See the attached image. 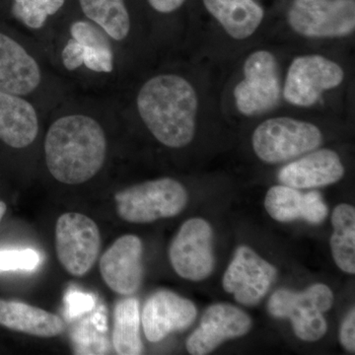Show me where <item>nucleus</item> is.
Segmentation results:
<instances>
[{"label": "nucleus", "mask_w": 355, "mask_h": 355, "mask_svg": "<svg viewBox=\"0 0 355 355\" xmlns=\"http://www.w3.org/2000/svg\"><path fill=\"white\" fill-rule=\"evenodd\" d=\"M46 167L57 181L80 184L99 173L107 156V139L99 121L83 114L60 116L44 139Z\"/></svg>", "instance_id": "f257e3e1"}, {"label": "nucleus", "mask_w": 355, "mask_h": 355, "mask_svg": "<svg viewBox=\"0 0 355 355\" xmlns=\"http://www.w3.org/2000/svg\"><path fill=\"white\" fill-rule=\"evenodd\" d=\"M137 107L144 125L163 146L182 148L195 137L198 95L184 77L160 74L149 79L140 88Z\"/></svg>", "instance_id": "f03ea898"}, {"label": "nucleus", "mask_w": 355, "mask_h": 355, "mask_svg": "<svg viewBox=\"0 0 355 355\" xmlns=\"http://www.w3.org/2000/svg\"><path fill=\"white\" fill-rule=\"evenodd\" d=\"M116 212L130 223H151L170 218L183 211L188 193L183 184L171 178L135 184L114 196Z\"/></svg>", "instance_id": "7ed1b4c3"}, {"label": "nucleus", "mask_w": 355, "mask_h": 355, "mask_svg": "<svg viewBox=\"0 0 355 355\" xmlns=\"http://www.w3.org/2000/svg\"><path fill=\"white\" fill-rule=\"evenodd\" d=\"M334 299L330 287L322 284L301 292L279 289L268 300V309L272 317L291 320L294 334L300 340L317 342L328 331L323 314L331 309Z\"/></svg>", "instance_id": "20e7f679"}, {"label": "nucleus", "mask_w": 355, "mask_h": 355, "mask_svg": "<svg viewBox=\"0 0 355 355\" xmlns=\"http://www.w3.org/2000/svg\"><path fill=\"white\" fill-rule=\"evenodd\" d=\"M322 140L321 130L313 123L279 116L258 125L252 144L261 161L277 164L315 150L321 146Z\"/></svg>", "instance_id": "39448f33"}, {"label": "nucleus", "mask_w": 355, "mask_h": 355, "mask_svg": "<svg viewBox=\"0 0 355 355\" xmlns=\"http://www.w3.org/2000/svg\"><path fill=\"white\" fill-rule=\"evenodd\" d=\"M287 20L308 38L347 36L355 29V0H293Z\"/></svg>", "instance_id": "423d86ee"}, {"label": "nucleus", "mask_w": 355, "mask_h": 355, "mask_svg": "<svg viewBox=\"0 0 355 355\" xmlns=\"http://www.w3.org/2000/svg\"><path fill=\"white\" fill-rule=\"evenodd\" d=\"M55 249L60 265L73 277L90 272L101 249V235L90 217L67 212L55 225Z\"/></svg>", "instance_id": "0eeeda50"}, {"label": "nucleus", "mask_w": 355, "mask_h": 355, "mask_svg": "<svg viewBox=\"0 0 355 355\" xmlns=\"http://www.w3.org/2000/svg\"><path fill=\"white\" fill-rule=\"evenodd\" d=\"M244 80L236 85V106L245 116L266 113L279 104L280 88L279 65L272 53H251L244 64Z\"/></svg>", "instance_id": "6e6552de"}, {"label": "nucleus", "mask_w": 355, "mask_h": 355, "mask_svg": "<svg viewBox=\"0 0 355 355\" xmlns=\"http://www.w3.org/2000/svg\"><path fill=\"white\" fill-rule=\"evenodd\" d=\"M214 232L209 222L191 218L184 222L170 245L169 260L182 279L202 282L214 270Z\"/></svg>", "instance_id": "1a4fd4ad"}, {"label": "nucleus", "mask_w": 355, "mask_h": 355, "mask_svg": "<svg viewBox=\"0 0 355 355\" xmlns=\"http://www.w3.org/2000/svg\"><path fill=\"white\" fill-rule=\"evenodd\" d=\"M345 79L342 67L319 55L294 58L287 71L284 96L298 107H311L324 91L338 87Z\"/></svg>", "instance_id": "9d476101"}, {"label": "nucleus", "mask_w": 355, "mask_h": 355, "mask_svg": "<svg viewBox=\"0 0 355 355\" xmlns=\"http://www.w3.org/2000/svg\"><path fill=\"white\" fill-rule=\"evenodd\" d=\"M277 273V268L251 248L240 246L224 273L222 284L239 304L254 306L265 297Z\"/></svg>", "instance_id": "9b49d317"}, {"label": "nucleus", "mask_w": 355, "mask_h": 355, "mask_svg": "<svg viewBox=\"0 0 355 355\" xmlns=\"http://www.w3.org/2000/svg\"><path fill=\"white\" fill-rule=\"evenodd\" d=\"M251 328V318L244 311L227 303L214 304L187 340V349L193 355L209 354L226 340L246 335Z\"/></svg>", "instance_id": "f8f14e48"}, {"label": "nucleus", "mask_w": 355, "mask_h": 355, "mask_svg": "<svg viewBox=\"0 0 355 355\" xmlns=\"http://www.w3.org/2000/svg\"><path fill=\"white\" fill-rule=\"evenodd\" d=\"M144 246L135 235H123L105 252L100 260V272L105 284L116 293L132 296L141 286Z\"/></svg>", "instance_id": "ddd939ff"}, {"label": "nucleus", "mask_w": 355, "mask_h": 355, "mask_svg": "<svg viewBox=\"0 0 355 355\" xmlns=\"http://www.w3.org/2000/svg\"><path fill=\"white\" fill-rule=\"evenodd\" d=\"M197 315V308L189 299L172 291H160L147 299L140 321L147 340L159 343L173 331L188 329Z\"/></svg>", "instance_id": "4468645a"}, {"label": "nucleus", "mask_w": 355, "mask_h": 355, "mask_svg": "<svg viewBox=\"0 0 355 355\" xmlns=\"http://www.w3.org/2000/svg\"><path fill=\"white\" fill-rule=\"evenodd\" d=\"M41 81V69L34 57L22 44L0 32V91L29 95Z\"/></svg>", "instance_id": "2eb2a0df"}, {"label": "nucleus", "mask_w": 355, "mask_h": 355, "mask_svg": "<svg viewBox=\"0 0 355 355\" xmlns=\"http://www.w3.org/2000/svg\"><path fill=\"white\" fill-rule=\"evenodd\" d=\"M343 175L345 167L338 153L331 149H315L284 166L279 173V180L282 184L300 190L335 184Z\"/></svg>", "instance_id": "dca6fc26"}, {"label": "nucleus", "mask_w": 355, "mask_h": 355, "mask_svg": "<svg viewBox=\"0 0 355 355\" xmlns=\"http://www.w3.org/2000/svg\"><path fill=\"white\" fill-rule=\"evenodd\" d=\"M39 116L22 96L0 91V140L12 148L31 146L39 135Z\"/></svg>", "instance_id": "f3484780"}, {"label": "nucleus", "mask_w": 355, "mask_h": 355, "mask_svg": "<svg viewBox=\"0 0 355 355\" xmlns=\"http://www.w3.org/2000/svg\"><path fill=\"white\" fill-rule=\"evenodd\" d=\"M0 326L39 338L62 335L65 324L62 318L19 301L0 299Z\"/></svg>", "instance_id": "a211bd4d"}, {"label": "nucleus", "mask_w": 355, "mask_h": 355, "mask_svg": "<svg viewBox=\"0 0 355 355\" xmlns=\"http://www.w3.org/2000/svg\"><path fill=\"white\" fill-rule=\"evenodd\" d=\"M217 22L236 40L251 37L263 22V7L256 0H202Z\"/></svg>", "instance_id": "6ab92c4d"}, {"label": "nucleus", "mask_w": 355, "mask_h": 355, "mask_svg": "<svg viewBox=\"0 0 355 355\" xmlns=\"http://www.w3.org/2000/svg\"><path fill=\"white\" fill-rule=\"evenodd\" d=\"M139 302L137 298L121 299L114 306L113 347L121 355L142 354L144 345L140 338Z\"/></svg>", "instance_id": "aec40b11"}, {"label": "nucleus", "mask_w": 355, "mask_h": 355, "mask_svg": "<svg viewBox=\"0 0 355 355\" xmlns=\"http://www.w3.org/2000/svg\"><path fill=\"white\" fill-rule=\"evenodd\" d=\"M334 233L331 249L334 261L343 272L355 273V209L347 203L338 205L331 216Z\"/></svg>", "instance_id": "412c9836"}, {"label": "nucleus", "mask_w": 355, "mask_h": 355, "mask_svg": "<svg viewBox=\"0 0 355 355\" xmlns=\"http://www.w3.org/2000/svg\"><path fill=\"white\" fill-rule=\"evenodd\" d=\"M86 18L106 33L110 39L121 42L130 31V16L125 0H79Z\"/></svg>", "instance_id": "4be33fe9"}, {"label": "nucleus", "mask_w": 355, "mask_h": 355, "mask_svg": "<svg viewBox=\"0 0 355 355\" xmlns=\"http://www.w3.org/2000/svg\"><path fill=\"white\" fill-rule=\"evenodd\" d=\"M265 207L270 216L279 222L303 219L305 193L286 184L272 187L266 193Z\"/></svg>", "instance_id": "5701e85b"}, {"label": "nucleus", "mask_w": 355, "mask_h": 355, "mask_svg": "<svg viewBox=\"0 0 355 355\" xmlns=\"http://www.w3.org/2000/svg\"><path fill=\"white\" fill-rule=\"evenodd\" d=\"M64 3L65 0H13L12 13L28 28L40 29Z\"/></svg>", "instance_id": "b1692460"}, {"label": "nucleus", "mask_w": 355, "mask_h": 355, "mask_svg": "<svg viewBox=\"0 0 355 355\" xmlns=\"http://www.w3.org/2000/svg\"><path fill=\"white\" fill-rule=\"evenodd\" d=\"M71 39L85 48L112 49L110 37L91 21L79 20L70 26Z\"/></svg>", "instance_id": "393cba45"}, {"label": "nucleus", "mask_w": 355, "mask_h": 355, "mask_svg": "<svg viewBox=\"0 0 355 355\" xmlns=\"http://www.w3.org/2000/svg\"><path fill=\"white\" fill-rule=\"evenodd\" d=\"M40 256L34 250L0 251V272L32 270L40 263Z\"/></svg>", "instance_id": "a878e982"}, {"label": "nucleus", "mask_w": 355, "mask_h": 355, "mask_svg": "<svg viewBox=\"0 0 355 355\" xmlns=\"http://www.w3.org/2000/svg\"><path fill=\"white\" fill-rule=\"evenodd\" d=\"M83 65L97 73H110L114 69L113 48L93 49L83 46Z\"/></svg>", "instance_id": "bb28decb"}, {"label": "nucleus", "mask_w": 355, "mask_h": 355, "mask_svg": "<svg viewBox=\"0 0 355 355\" xmlns=\"http://www.w3.org/2000/svg\"><path fill=\"white\" fill-rule=\"evenodd\" d=\"M328 207L319 191H313L305 193L303 220L311 224H320L328 216Z\"/></svg>", "instance_id": "cd10ccee"}, {"label": "nucleus", "mask_w": 355, "mask_h": 355, "mask_svg": "<svg viewBox=\"0 0 355 355\" xmlns=\"http://www.w3.org/2000/svg\"><path fill=\"white\" fill-rule=\"evenodd\" d=\"M65 69L73 71L83 65V46L76 40L70 39L62 53Z\"/></svg>", "instance_id": "c85d7f7f"}, {"label": "nucleus", "mask_w": 355, "mask_h": 355, "mask_svg": "<svg viewBox=\"0 0 355 355\" xmlns=\"http://www.w3.org/2000/svg\"><path fill=\"white\" fill-rule=\"evenodd\" d=\"M340 343L347 352H355V311L354 308L347 313L343 321L340 331Z\"/></svg>", "instance_id": "c756f323"}, {"label": "nucleus", "mask_w": 355, "mask_h": 355, "mask_svg": "<svg viewBox=\"0 0 355 355\" xmlns=\"http://www.w3.org/2000/svg\"><path fill=\"white\" fill-rule=\"evenodd\" d=\"M156 12L170 14L179 10L186 0H147Z\"/></svg>", "instance_id": "7c9ffc66"}, {"label": "nucleus", "mask_w": 355, "mask_h": 355, "mask_svg": "<svg viewBox=\"0 0 355 355\" xmlns=\"http://www.w3.org/2000/svg\"><path fill=\"white\" fill-rule=\"evenodd\" d=\"M7 207L6 205V202H2V200H0V221L2 220V218H3L4 214H6Z\"/></svg>", "instance_id": "2f4dec72"}]
</instances>
